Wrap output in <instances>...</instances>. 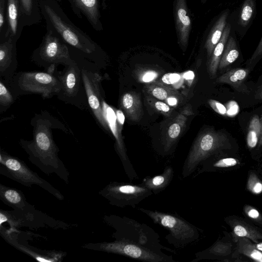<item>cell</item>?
Returning a JSON list of instances; mask_svg holds the SVG:
<instances>
[{"label":"cell","mask_w":262,"mask_h":262,"mask_svg":"<svg viewBox=\"0 0 262 262\" xmlns=\"http://www.w3.org/2000/svg\"><path fill=\"white\" fill-rule=\"evenodd\" d=\"M1 163L7 168L9 174L24 185L37 184L45 185L43 180L31 171L25 164L16 158L4 154H1Z\"/></svg>","instance_id":"2e32d148"},{"label":"cell","mask_w":262,"mask_h":262,"mask_svg":"<svg viewBox=\"0 0 262 262\" xmlns=\"http://www.w3.org/2000/svg\"><path fill=\"white\" fill-rule=\"evenodd\" d=\"M244 210L249 218L262 224V215L256 209L249 205H245Z\"/></svg>","instance_id":"74e56055"},{"label":"cell","mask_w":262,"mask_h":262,"mask_svg":"<svg viewBox=\"0 0 262 262\" xmlns=\"http://www.w3.org/2000/svg\"><path fill=\"white\" fill-rule=\"evenodd\" d=\"M208 103L211 107L217 113L225 115L227 113L226 107L219 101L214 99H209Z\"/></svg>","instance_id":"f35d334b"},{"label":"cell","mask_w":262,"mask_h":262,"mask_svg":"<svg viewBox=\"0 0 262 262\" xmlns=\"http://www.w3.org/2000/svg\"><path fill=\"white\" fill-rule=\"evenodd\" d=\"M61 0H59L60 2ZM74 12L79 18L84 15L96 31L103 30L101 21L100 0H68Z\"/></svg>","instance_id":"e0dca14e"},{"label":"cell","mask_w":262,"mask_h":262,"mask_svg":"<svg viewBox=\"0 0 262 262\" xmlns=\"http://www.w3.org/2000/svg\"><path fill=\"white\" fill-rule=\"evenodd\" d=\"M230 31L231 26L230 24H227L220 40L215 47L207 63V69L210 76L212 77H214L216 74L223 51L230 36Z\"/></svg>","instance_id":"7402d4cb"},{"label":"cell","mask_w":262,"mask_h":262,"mask_svg":"<svg viewBox=\"0 0 262 262\" xmlns=\"http://www.w3.org/2000/svg\"><path fill=\"white\" fill-rule=\"evenodd\" d=\"M98 249L147 262H176L172 255L160 253L146 247L125 241L116 240L99 244Z\"/></svg>","instance_id":"8fae6325"},{"label":"cell","mask_w":262,"mask_h":262,"mask_svg":"<svg viewBox=\"0 0 262 262\" xmlns=\"http://www.w3.org/2000/svg\"><path fill=\"white\" fill-rule=\"evenodd\" d=\"M81 69L89 108L98 124L109 133L111 130L103 110V103L105 101L101 84L102 76L88 69L83 67H81Z\"/></svg>","instance_id":"30bf717a"},{"label":"cell","mask_w":262,"mask_h":262,"mask_svg":"<svg viewBox=\"0 0 262 262\" xmlns=\"http://www.w3.org/2000/svg\"><path fill=\"white\" fill-rule=\"evenodd\" d=\"M182 99L181 95L172 96L167 98L164 102L171 107H175L179 104Z\"/></svg>","instance_id":"b9f144b4"},{"label":"cell","mask_w":262,"mask_h":262,"mask_svg":"<svg viewBox=\"0 0 262 262\" xmlns=\"http://www.w3.org/2000/svg\"><path fill=\"white\" fill-rule=\"evenodd\" d=\"M103 110L111 132L116 139V150L122 163L126 174L131 181L138 179V175L126 154L125 146L121 135L122 130L119 127L115 112L105 101L103 103Z\"/></svg>","instance_id":"7c38bea8"},{"label":"cell","mask_w":262,"mask_h":262,"mask_svg":"<svg viewBox=\"0 0 262 262\" xmlns=\"http://www.w3.org/2000/svg\"><path fill=\"white\" fill-rule=\"evenodd\" d=\"M256 12L254 0H244L238 17V23L243 28L248 26L254 18Z\"/></svg>","instance_id":"f1b7e54d"},{"label":"cell","mask_w":262,"mask_h":262,"mask_svg":"<svg viewBox=\"0 0 262 262\" xmlns=\"http://www.w3.org/2000/svg\"><path fill=\"white\" fill-rule=\"evenodd\" d=\"M16 99L8 85L0 79V113L2 114L9 108Z\"/></svg>","instance_id":"4dcf8cb0"},{"label":"cell","mask_w":262,"mask_h":262,"mask_svg":"<svg viewBox=\"0 0 262 262\" xmlns=\"http://www.w3.org/2000/svg\"><path fill=\"white\" fill-rule=\"evenodd\" d=\"M145 99L146 103L155 112L161 113L166 117H169L172 115L173 108L166 102L150 95L146 96Z\"/></svg>","instance_id":"1f68e13d"},{"label":"cell","mask_w":262,"mask_h":262,"mask_svg":"<svg viewBox=\"0 0 262 262\" xmlns=\"http://www.w3.org/2000/svg\"><path fill=\"white\" fill-rule=\"evenodd\" d=\"M16 43L10 37L0 41V79L8 85L18 66Z\"/></svg>","instance_id":"9a60e30c"},{"label":"cell","mask_w":262,"mask_h":262,"mask_svg":"<svg viewBox=\"0 0 262 262\" xmlns=\"http://www.w3.org/2000/svg\"><path fill=\"white\" fill-rule=\"evenodd\" d=\"M110 204L119 207L136 206L153 193L141 184L114 182L100 191Z\"/></svg>","instance_id":"9c48e42d"},{"label":"cell","mask_w":262,"mask_h":262,"mask_svg":"<svg viewBox=\"0 0 262 262\" xmlns=\"http://www.w3.org/2000/svg\"><path fill=\"white\" fill-rule=\"evenodd\" d=\"M145 90L149 95L163 101L169 97L181 95L176 89L157 81L148 83Z\"/></svg>","instance_id":"cb8c5ba5"},{"label":"cell","mask_w":262,"mask_h":262,"mask_svg":"<svg viewBox=\"0 0 262 262\" xmlns=\"http://www.w3.org/2000/svg\"><path fill=\"white\" fill-rule=\"evenodd\" d=\"M120 106L126 117L132 121H139L143 116L140 97L134 92H126L122 96Z\"/></svg>","instance_id":"ffe728a7"},{"label":"cell","mask_w":262,"mask_h":262,"mask_svg":"<svg viewBox=\"0 0 262 262\" xmlns=\"http://www.w3.org/2000/svg\"><path fill=\"white\" fill-rule=\"evenodd\" d=\"M31 125L33 129V139L30 141L21 139V147L34 163L57 169L60 161L58 157V148L53 139L52 129H59L68 133L67 128L46 111L35 114L31 120Z\"/></svg>","instance_id":"6da1fadb"},{"label":"cell","mask_w":262,"mask_h":262,"mask_svg":"<svg viewBox=\"0 0 262 262\" xmlns=\"http://www.w3.org/2000/svg\"><path fill=\"white\" fill-rule=\"evenodd\" d=\"M256 248L259 250L260 251L262 252V242L261 243H257L256 244H254Z\"/></svg>","instance_id":"bcb514c9"},{"label":"cell","mask_w":262,"mask_h":262,"mask_svg":"<svg viewBox=\"0 0 262 262\" xmlns=\"http://www.w3.org/2000/svg\"><path fill=\"white\" fill-rule=\"evenodd\" d=\"M247 187L253 194H258L262 192V182L254 172H251L249 176Z\"/></svg>","instance_id":"e575fe53"},{"label":"cell","mask_w":262,"mask_h":262,"mask_svg":"<svg viewBox=\"0 0 262 262\" xmlns=\"http://www.w3.org/2000/svg\"><path fill=\"white\" fill-rule=\"evenodd\" d=\"M260 135H259L258 144L259 146H262V117L260 119Z\"/></svg>","instance_id":"f6af8a7d"},{"label":"cell","mask_w":262,"mask_h":262,"mask_svg":"<svg viewBox=\"0 0 262 262\" xmlns=\"http://www.w3.org/2000/svg\"><path fill=\"white\" fill-rule=\"evenodd\" d=\"M235 241L237 243V250L247 257L256 261L262 262V252L258 250L250 239L239 237Z\"/></svg>","instance_id":"83f0119b"},{"label":"cell","mask_w":262,"mask_h":262,"mask_svg":"<svg viewBox=\"0 0 262 262\" xmlns=\"http://www.w3.org/2000/svg\"><path fill=\"white\" fill-rule=\"evenodd\" d=\"M181 78V76L179 74L167 73L163 76L162 81L166 84H174L180 81Z\"/></svg>","instance_id":"ab89813d"},{"label":"cell","mask_w":262,"mask_h":262,"mask_svg":"<svg viewBox=\"0 0 262 262\" xmlns=\"http://www.w3.org/2000/svg\"><path fill=\"white\" fill-rule=\"evenodd\" d=\"M8 37L7 0H0V41Z\"/></svg>","instance_id":"d6a6232c"},{"label":"cell","mask_w":262,"mask_h":262,"mask_svg":"<svg viewBox=\"0 0 262 262\" xmlns=\"http://www.w3.org/2000/svg\"><path fill=\"white\" fill-rule=\"evenodd\" d=\"M262 56V38L260 40L256 50L249 59V63H251Z\"/></svg>","instance_id":"60d3db41"},{"label":"cell","mask_w":262,"mask_h":262,"mask_svg":"<svg viewBox=\"0 0 262 262\" xmlns=\"http://www.w3.org/2000/svg\"><path fill=\"white\" fill-rule=\"evenodd\" d=\"M17 98L23 95L39 94L43 99L57 96L61 89L56 70L16 73L7 85Z\"/></svg>","instance_id":"3957f363"},{"label":"cell","mask_w":262,"mask_h":262,"mask_svg":"<svg viewBox=\"0 0 262 262\" xmlns=\"http://www.w3.org/2000/svg\"><path fill=\"white\" fill-rule=\"evenodd\" d=\"M115 113L119 127L122 130L124 123L125 116L123 112L121 110H117Z\"/></svg>","instance_id":"7bdbcfd3"},{"label":"cell","mask_w":262,"mask_h":262,"mask_svg":"<svg viewBox=\"0 0 262 262\" xmlns=\"http://www.w3.org/2000/svg\"><path fill=\"white\" fill-rule=\"evenodd\" d=\"M249 71L245 69H234L231 70L220 76L216 82L231 85L236 88L242 83L247 78Z\"/></svg>","instance_id":"4316f807"},{"label":"cell","mask_w":262,"mask_h":262,"mask_svg":"<svg viewBox=\"0 0 262 262\" xmlns=\"http://www.w3.org/2000/svg\"><path fill=\"white\" fill-rule=\"evenodd\" d=\"M19 1L24 27L32 26L40 22L42 16L37 0H19Z\"/></svg>","instance_id":"603a6c76"},{"label":"cell","mask_w":262,"mask_h":262,"mask_svg":"<svg viewBox=\"0 0 262 262\" xmlns=\"http://www.w3.org/2000/svg\"><path fill=\"white\" fill-rule=\"evenodd\" d=\"M47 32L39 46L33 52L31 60L47 71L54 72L57 66L69 64L75 60L72 49L52 29L47 27Z\"/></svg>","instance_id":"8992f818"},{"label":"cell","mask_w":262,"mask_h":262,"mask_svg":"<svg viewBox=\"0 0 262 262\" xmlns=\"http://www.w3.org/2000/svg\"><path fill=\"white\" fill-rule=\"evenodd\" d=\"M59 0H37L46 27L54 30L78 53L93 58L100 51L99 46L69 19L60 6Z\"/></svg>","instance_id":"7a4b0ae2"},{"label":"cell","mask_w":262,"mask_h":262,"mask_svg":"<svg viewBox=\"0 0 262 262\" xmlns=\"http://www.w3.org/2000/svg\"><path fill=\"white\" fill-rule=\"evenodd\" d=\"M229 10L227 9L222 11L217 16L210 28L205 43L207 56L209 58L212 52L220 40L224 29L227 25V19Z\"/></svg>","instance_id":"d6986e66"},{"label":"cell","mask_w":262,"mask_h":262,"mask_svg":"<svg viewBox=\"0 0 262 262\" xmlns=\"http://www.w3.org/2000/svg\"><path fill=\"white\" fill-rule=\"evenodd\" d=\"M7 18L8 37L17 41L24 27L19 0H7Z\"/></svg>","instance_id":"ac0fdd59"},{"label":"cell","mask_w":262,"mask_h":262,"mask_svg":"<svg viewBox=\"0 0 262 262\" xmlns=\"http://www.w3.org/2000/svg\"><path fill=\"white\" fill-rule=\"evenodd\" d=\"M255 98L256 99L262 100V85L256 93Z\"/></svg>","instance_id":"ee69618b"},{"label":"cell","mask_w":262,"mask_h":262,"mask_svg":"<svg viewBox=\"0 0 262 262\" xmlns=\"http://www.w3.org/2000/svg\"><path fill=\"white\" fill-rule=\"evenodd\" d=\"M61 84L57 97L81 110L89 108L82 77L81 69L76 60L64 66L62 71H56Z\"/></svg>","instance_id":"ba28073f"},{"label":"cell","mask_w":262,"mask_h":262,"mask_svg":"<svg viewBox=\"0 0 262 262\" xmlns=\"http://www.w3.org/2000/svg\"><path fill=\"white\" fill-rule=\"evenodd\" d=\"M158 76V73L155 71L148 70L139 73L138 78L139 80L144 83L152 82Z\"/></svg>","instance_id":"8d00e7d4"},{"label":"cell","mask_w":262,"mask_h":262,"mask_svg":"<svg viewBox=\"0 0 262 262\" xmlns=\"http://www.w3.org/2000/svg\"><path fill=\"white\" fill-rule=\"evenodd\" d=\"M138 210L148 216L156 224L169 231L165 238L176 248H182L196 242L200 230L177 213L150 210L143 208Z\"/></svg>","instance_id":"52a82bcc"},{"label":"cell","mask_w":262,"mask_h":262,"mask_svg":"<svg viewBox=\"0 0 262 262\" xmlns=\"http://www.w3.org/2000/svg\"><path fill=\"white\" fill-rule=\"evenodd\" d=\"M208 0H201V3L204 4Z\"/></svg>","instance_id":"7dc6e473"},{"label":"cell","mask_w":262,"mask_h":262,"mask_svg":"<svg viewBox=\"0 0 262 262\" xmlns=\"http://www.w3.org/2000/svg\"><path fill=\"white\" fill-rule=\"evenodd\" d=\"M173 13L179 45L183 51L187 48L192 24L186 0H173Z\"/></svg>","instance_id":"5bb4252c"},{"label":"cell","mask_w":262,"mask_h":262,"mask_svg":"<svg viewBox=\"0 0 262 262\" xmlns=\"http://www.w3.org/2000/svg\"><path fill=\"white\" fill-rule=\"evenodd\" d=\"M1 196L9 204L20 206L23 199L20 194L16 190L10 188H1Z\"/></svg>","instance_id":"836d02e7"},{"label":"cell","mask_w":262,"mask_h":262,"mask_svg":"<svg viewBox=\"0 0 262 262\" xmlns=\"http://www.w3.org/2000/svg\"><path fill=\"white\" fill-rule=\"evenodd\" d=\"M108 222L113 227L116 240L134 243L160 253L163 249L174 253L171 249L160 244L159 234L151 227L125 216L112 215Z\"/></svg>","instance_id":"5b68a950"},{"label":"cell","mask_w":262,"mask_h":262,"mask_svg":"<svg viewBox=\"0 0 262 262\" xmlns=\"http://www.w3.org/2000/svg\"><path fill=\"white\" fill-rule=\"evenodd\" d=\"M260 132V119L254 116L250 122L247 136V143L250 148H254L257 144Z\"/></svg>","instance_id":"f546056e"},{"label":"cell","mask_w":262,"mask_h":262,"mask_svg":"<svg viewBox=\"0 0 262 262\" xmlns=\"http://www.w3.org/2000/svg\"><path fill=\"white\" fill-rule=\"evenodd\" d=\"M227 135L220 131L208 129L200 133L194 141L183 166L182 176H190L200 163L222 150L230 148Z\"/></svg>","instance_id":"277c9868"},{"label":"cell","mask_w":262,"mask_h":262,"mask_svg":"<svg viewBox=\"0 0 262 262\" xmlns=\"http://www.w3.org/2000/svg\"><path fill=\"white\" fill-rule=\"evenodd\" d=\"M239 56V51L234 38L229 36L223 51L219 69L221 71L233 63Z\"/></svg>","instance_id":"484cf974"},{"label":"cell","mask_w":262,"mask_h":262,"mask_svg":"<svg viewBox=\"0 0 262 262\" xmlns=\"http://www.w3.org/2000/svg\"><path fill=\"white\" fill-rule=\"evenodd\" d=\"M173 169L171 166L165 167L163 172L153 177L145 178L141 183L154 194L163 191L170 184L173 177Z\"/></svg>","instance_id":"44dd1931"},{"label":"cell","mask_w":262,"mask_h":262,"mask_svg":"<svg viewBox=\"0 0 262 262\" xmlns=\"http://www.w3.org/2000/svg\"><path fill=\"white\" fill-rule=\"evenodd\" d=\"M238 163V160L233 158L221 159L212 164L213 168H227L234 166Z\"/></svg>","instance_id":"d590c367"},{"label":"cell","mask_w":262,"mask_h":262,"mask_svg":"<svg viewBox=\"0 0 262 262\" xmlns=\"http://www.w3.org/2000/svg\"><path fill=\"white\" fill-rule=\"evenodd\" d=\"M193 112L190 105L183 110L167 124L161 141V151L164 155H168L183 133L189 116Z\"/></svg>","instance_id":"4fadbf2b"},{"label":"cell","mask_w":262,"mask_h":262,"mask_svg":"<svg viewBox=\"0 0 262 262\" xmlns=\"http://www.w3.org/2000/svg\"><path fill=\"white\" fill-rule=\"evenodd\" d=\"M231 226L234 240L239 237H244L257 243L259 239H262V234L247 223L236 221L233 222Z\"/></svg>","instance_id":"d4e9b609"}]
</instances>
